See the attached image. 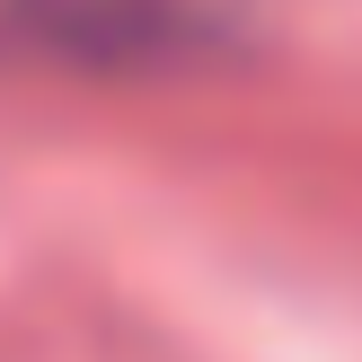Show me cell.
<instances>
[{"label":"cell","mask_w":362,"mask_h":362,"mask_svg":"<svg viewBox=\"0 0 362 362\" xmlns=\"http://www.w3.org/2000/svg\"><path fill=\"white\" fill-rule=\"evenodd\" d=\"M18 35L62 62L141 71V62H177L194 18L177 0H18Z\"/></svg>","instance_id":"1"}]
</instances>
